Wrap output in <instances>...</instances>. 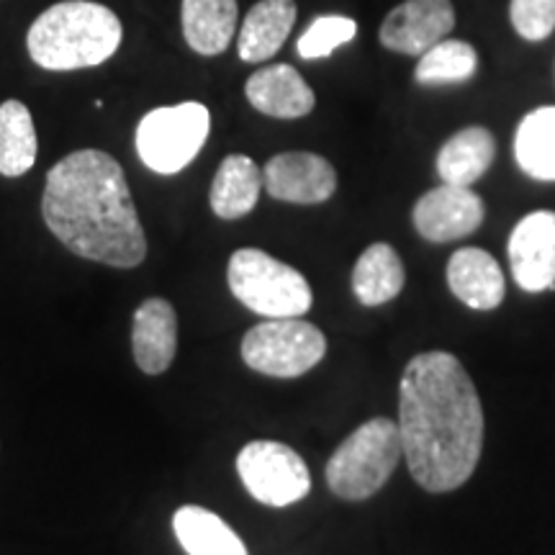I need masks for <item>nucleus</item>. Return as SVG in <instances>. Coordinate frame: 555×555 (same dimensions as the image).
<instances>
[{"label": "nucleus", "mask_w": 555, "mask_h": 555, "mask_svg": "<svg viewBox=\"0 0 555 555\" xmlns=\"http://www.w3.org/2000/svg\"><path fill=\"white\" fill-rule=\"evenodd\" d=\"M397 425L409 474L425 491L446 494L474 476L483 450V406L455 356L435 350L409 360Z\"/></svg>", "instance_id": "obj_1"}, {"label": "nucleus", "mask_w": 555, "mask_h": 555, "mask_svg": "<svg viewBox=\"0 0 555 555\" xmlns=\"http://www.w3.org/2000/svg\"><path fill=\"white\" fill-rule=\"evenodd\" d=\"M41 214L78 258L111 268H137L147 258L127 176L108 152L78 150L60 159L47 172Z\"/></svg>", "instance_id": "obj_2"}, {"label": "nucleus", "mask_w": 555, "mask_h": 555, "mask_svg": "<svg viewBox=\"0 0 555 555\" xmlns=\"http://www.w3.org/2000/svg\"><path fill=\"white\" fill-rule=\"evenodd\" d=\"M121 21L106 5L65 0L34 21L26 47L39 67L67 73L111 60L121 47Z\"/></svg>", "instance_id": "obj_3"}, {"label": "nucleus", "mask_w": 555, "mask_h": 555, "mask_svg": "<svg viewBox=\"0 0 555 555\" xmlns=\"http://www.w3.org/2000/svg\"><path fill=\"white\" fill-rule=\"evenodd\" d=\"M404 457L399 425L388 416L360 425L332 453L327 463V486L332 494L347 502H363L384 489Z\"/></svg>", "instance_id": "obj_4"}, {"label": "nucleus", "mask_w": 555, "mask_h": 555, "mask_svg": "<svg viewBox=\"0 0 555 555\" xmlns=\"http://www.w3.org/2000/svg\"><path fill=\"white\" fill-rule=\"evenodd\" d=\"M227 281L240 304L266 319L301 317L314 304L307 278L255 247H242L232 255Z\"/></svg>", "instance_id": "obj_5"}, {"label": "nucleus", "mask_w": 555, "mask_h": 555, "mask_svg": "<svg viewBox=\"0 0 555 555\" xmlns=\"http://www.w3.org/2000/svg\"><path fill=\"white\" fill-rule=\"evenodd\" d=\"M211 114L204 103L185 101L178 106H163L150 111L137 127L139 159L152 172L176 176L185 170L204 150Z\"/></svg>", "instance_id": "obj_6"}, {"label": "nucleus", "mask_w": 555, "mask_h": 555, "mask_svg": "<svg viewBox=\"0 0 555 555\" xmlns=\"http://www.w3.org/2000/svg\"><path fill=\"white\" fill-rule=\"evenodd\" d=\"M327 356V337L311 322L291 319H266L242 339V360L273 378H298L309 373Z\"/></svg>", "instance_id": "obj_7"}, {"label": "nucleus", "mask_w": 555, "mask_h": 555, "mask_svg": "<svg viewBox=\"0 0 555 555\" xmlns=\"http://www.w3.org/2000/svg\"><path fill=\"white\" fill-rule=\"evenodd\" d=\"M237 474L249 496L268 506H291L311 491L304 457L275 440L247 442L237 455Z\"/></svg>", "instance_id": "obj_8"}, {"label": "nucleus", "mask_w": 555, "mask_h": 555, "mask_svg": "<svg viewBox=\"0 0 555 555\" xmlns=\"http://www.w3.org/2000/svg\"><path fill=\"white\" fill-rule=\"evenodd\" d=\"M455 26L450 0H404L380 24V44L386 50L422 57L437 41L448 39Z\"/></svg>", "instance_id": "obj_9"}, {"label": "nucleus", "mask_w": 555, "mask_h": 555, "mask_svg": "<svg viewBox=\"0 0 555 555\" xmlns=\"http://www.w3.org/2000/svg\"><path fill=\"white\" fill-rule=\"evenodd\" d=\"M509 266L527 294L555 288V211H532L512 229Z\"/></svg>", "instance_id": "obj_10"}, {"label": "nucleus", "mask_w": 555, "mask_h": 555, "mask_svg": "<svg viewBox=\"0 0 555 555\" xmlns=\"http://www.w3.org/2000/svg\"><path fill=\"white\" fill-rule=\"evenodd\" d=\"M486 206L478 193L463 185L442 183L425 193L414 206V227L422 237L437 245L463 240L483 224Z\"/></svg>", "instance_id": "obj_11"}, {"label": "nucleus", "mask_w": 555, "mask_h": 555, "mask_svg": "<svg viewBox=\"0 0 555 555\" xmlns=\"http://www.w3.org/2000/svg\"><path fill=\"white\" fill-rule=\"evenodd\" d=\"M262 185L270 196L286 204H324L337 191V172L330 159L314 152H283L262 170Z\"/></svg>", "instance_id": "obj_12"}, {"label": "nucleus", "mask_w": 555, "mask_h": 555, "mask_svg": "<svg viewBox=\"0 0 555 555\" xmlns=\"http://www.w3.org/2000/svg\"><path fill=\"white\" fill-rule=\"evenodd\" d=\"M131 350H134L139 371L147 376H159L168 371L178 352V317L170 301L147 298L137 309Z\"/></svg>", "instance_id": "obj_13"}, {"label": "nucleus", "mask_w": 555, "mask_h": 555, "mask_svg": "<svg viewBox=\"0 0 555 555\" xmlns=\"http://www.w3.org/2000/svg\"><path fill=\"white\" fill-rule=\"evenodd\" d=\"M247 101L273 119H301L314 111V90L291 65L262 67L245 86Z\"/></svg>", "instance_id": "obj_14"}, {"label": "nucleus", "mask_w": 555, "mask_h": 555, "mask_svg": "<svg viewBox=\"0 0 555 555\" xmlns=\"http://www.w3.org/2000/svg\"><path fill=\"white\" fill-rule=\"evenodd\" d=\"M448 286L468 309L491 311L504 301L506 281L499 262L481 247H463L448 260Z\"/></svg>", "instance_id": "obj_15"}, {"label": "nucleus", "mask_w": 555, "mask_h": 555, "mask_svg": "<svg viewBox=\"0 0 555 555\" xmlns=\"http://www.w3.org/2000/svg\"><path fill=\"white\" fill-rule=\"evenodd\" d=\"M296 0H260L242 21L237 52L245 62L275 57L296 24Z\"/></svg>", "instance_id": "obj_16"}, {"label": "nucleus", "mask_w": 555, "mask_h": 555, "mask_svg": "<svg viewBox=\"0 0 555 555\" xmlns=\"http://www.w3.org/2000/svg\"><path fill=\"white\" fill-rule=\"evenodd\" d=\"M237 0H183V37L193 52L217 57L232 44L237 31Z\"/></svg>", "instance_id": "obj_17"}, {"label": "nucleus", "mask_w": 555, "mask_h": 555, "mask_svg": "<svg viewBox=\"0 0 555 555\" xmlns=\"http://www.w3.org/2000/svg\"><path fill=\"white\" fill-rule=\"evenodd\" d=\"M494 155L496 142L491 131L483 127H468L442 144L440 155H437V176L448 185L470 189L491 168Z\"/></svg>", "instance_id": "obj_18"}, {"label": "nucleus", "mask_w": 555, "mask_h": 555, "mask_svg": "<svg viewBox=\"0 0 555 555\" xmlns=\"http://www.w3.org/2000/svg\"><path fill=\"white\" fill-rule=\"evenodd\" d=\"M262 191V170L247 155H229L219 165L211 183V208L219 219H242L258 206Z\"/></svg>", "instance_id": "obj_19"}, {"label": "nucleus", "mask_w": 555, "mask_h": 555, "mask_svg": "<svg viewBox=\"0 0 555 555\" xmlns=\"http://www.w3.org/2000/svg\"><path fill=\"white\" fill-rule=\"evenodd\" d=\"M406 270L399 253L386 242H376L360 255L352 270V294L363 307H380L401 294Z\"/></svg>", "instance_id": "obj_20"}, {"label": "nucleus", "mask_w": 555, "mask_h": 555, "mask_svg": "<svg viewBox=\"0 0 555 555\" xmlns=\"http://www.w3.org/2000/svg\"><path fill=\"white\" fill-rule=\"evenodd\" d=\"M172 530L189 555H249L237 532L204 506H180L172 517Z\"/></svg>", "instance_id": "obj_21"}, {"label": "nucleus", "mask_w": 555, "mask_h": 555, "mask_svg": "<svg viewBox=\"0 0 555 555\" xmlns=\"http://www.w3.org/2000/svg\"><path fill=\"white\" fill-rule=\"evenodd\" d=\"M517 165L530 178L555 180V106L530 111L515 134Z\"/></svg>", "instance_id": "obj_22"}, {"label": "nucleus", "mask_w": 555, "mask_h": 555, "mask_svg": "<svg viewBox=\"0 0 555 555\" xmlns=\"http://www.w3.org/2000/svg\"><path fill=\"white\" fill-rule=\"evenodd\" d=\"M37 150L31 111L21 101H5L0 106V176H26L37 163Z\"/></svg>", "instance_id": "obj_23"}, {"label": "nucleus", "mask_w": 555, "mask_h": 555, "mask_svg": "<svg viewBox=\"0 0 555 555\" xmlns=\"http://www.w3.org/2000/svg\"><path fill=\"white\" fill-rule=\"evenodd\" d=\"M478 54L468 41L442 39L422 54L416 62L414 78L420 86H455L476 75Z\"/></svg>", "instance_id": "obj_24"}, {"label": "nucleus", "mask_w": 555, "mask_h": 555, "mask_svg": "<svg viewBox=\"0 0 555 555\" xmlns=\"http://www.w3.org/2000/svg\"><path fill=\"white\" fill-rule=\"evenodd\" d=\"M358 24L347 16H319L298 39L296 50L304 60L330 57L337 47L356 39Z\"/></svg>", "instance_id": "obj_25"}, {"label": "nucleus", "mask_w": 555, "mask_h": 555, "mask_svg": "<svg viewBox=\"0 0 555 555\" xmlns=\"http://www.w3.org/2000/svg\"><path fill=\"white\" fill-rule=\"evenodd\" d=\"M509 18L525 41H543L555 31V0H512Z\"/></svg>", "instance_id": "obj_26"}]
</instances>
